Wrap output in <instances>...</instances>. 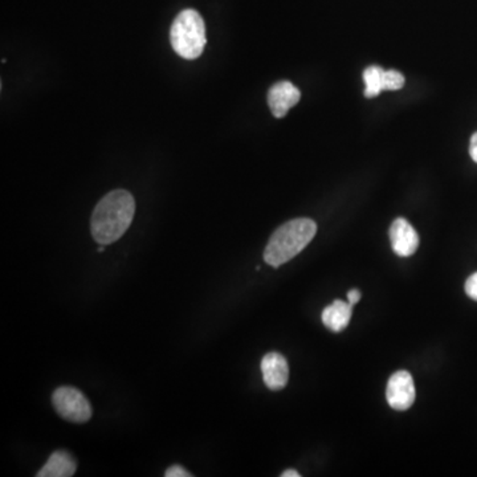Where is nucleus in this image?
Masks as SVG:
<instances>
[{"label":"nucleus","instance_id":"nucleus-14","mask_svg":"<svg viewBox=\"0 0 477 477\" xmlns=\"http://www.w3.org/2000/svg\"><path fill=\"white\" fill-rule=\"evenodd\" d=\"M166 477H192V473H189V471L184 470V467H181V465H171L170 468H168V471L165 473Z\"/></svg>","mask_w":477,"mask_h":477},{"label":"nucleus","instance_id":"nucleus-16","mask_svg":"<svg viewBox=\"0 0 477 477\" xmlns=\"http://www.w3.org/2000/svg\"><path fill=\"white\" fill-rule=\"evenodd\" d=\"M470 154L471 158L477 163V131L473 134V138H471Z\"/></svg>","mask_w":477,"mask_h":477},{"label":"nucleus","instance_id":"nucleus-7","mask_svg":"<svg viewBox=\"0 0 477 477\" xmlns=\"http://www.w3.org/2000/svg\"><path fill=\"white\" fill-rule=\"evenodd\" d=\"M390 240L394 252L398 256L409 257L417 252L419 246V235L414 227L403 218H398L391 224Z\"/></svg>","mask_w":477,"mask_h":477},{"label":"nucleus","instance_id":"nucleus-3","mask_svg":"<svg viewBox=\"0 0 477 477\" xmlns=\"http://www.w3.org/2000/svg\"><path fill=\"white\" fill-rule=\"evenodd\" d=\"M170 42L174 52L186 60L200 58L206 44L205 20L198 11L184 10L176 16L170 29Z\"/></svg>","mask_w":477,"mask_h":477},{"label":"nucleus","instance_id":"nucleus-8","mask_svg":"<svg viewBox=\"0 0 477 477\" xmlns=\"http://www.w3.org/2000/svg\"><path fill=\"white\" fill-rule=\"evenodd\" d=\"M262 379L270 390H283L289 379V366L280 353H268L262 361Z\"/></svg>","mask_w":477,"mask_h":477},{"label":"nucleus","instance_id":"nucleus-11","mask_svg":"<svg viewBox=\"0 0 477 477\" xmlns=\"http://www.w3.org/2000/svg\"><path fill=\"white\" fill-rule=\"evenodd\" d=\"M383 76H385V69L378 66H369L364 71V96L367 98H374L380 95L383 90Z\"/></svg>","mask_w":477,"mask_h":477},{"label":"nucleus","instance_id":"nucleus-12","mask_svg":"<svg viewBox=\"0 0 477 477\" xmlns=\"http://www.w3.org/2000/svg\"><path fill=\"white\" fill-rule=\"evenodd\" d=\"M404 85V76L401 72L394 71H385V76H383V90H399L401 88H403Z\"/></svg>","mask_w":477,"mask_h":477},{"label":"nucleus","instance_id":"nucleus-1","mask_svg":"<svg viewBox=\"0 0 477 477\" xmlns=\"http://www.w3.org/2000/svg\"><path fill=\"white\" fill-rule=\"evenodd\" d=\"M136 214L133 195L125 190H114L96 206L90 219L92 237L100 246H109L123 237Z\"/></svg>","mask_w":477,"mask_h":477},{"label":"nucleus","instance_id":"nucleus-9","mask_svg":"<svg viewBox=\"0 0 477 477\" xmlns=\"http://www.w3.org/2000/svg\"><path fill=\"white\" fill-rule=\"evenodd\" d=\"M77 470V463L69 452L58 450L48 457L44 467L36 473L37 477H71Z\"/></svg>","mask_w":477,"mask_h":477},{"label":"nucleus","instance_id":"nucleus-17","mask_svg":"<svg viewBox=\"0 0 477 477\" xmlns=\"http://www.w3.org/2000/svg\"><path fill=\"white\" fill-rule=\"evenodd\" d=\"M281 476H283V477H300V473H297V471H294V470H288V471H285V473H281Z\"/></svg>","mask_w":477,"mask_h":477},{"label":"nucleus","instance_id":"nucleus-2","mask_svg":"<svg viewBox=\"0 0 477 477\" xmlns=\"http://www.w3.org/2000/svg\"><path fill=\"white\" fill-rule=\"evenodd\" d=\"M317 224L308 218L293 219L276 230L264 251V260L273 268L296 257L313 240Z\"/></svg>","mask_w":477,"mask_h":477},{"label":"nucleus","instance_id":"nucleus-5","mask_svg":"<svg viewBox=\"0 0 477 477\" xmlns=\"http://www.w3.org/2000/svg\"><path fill=\"white\" fill-rule=\"evenodd\" d=\"M387 403L398 411L410 409L415 402V385L409 371H396L391 375L386 388Z\"/></svg>","mask_w":477,"mask_h":477},{"label":"nucleus","instance_id":"nucleus-4","mask_svg":"<svg viewBox=\"0 0 477 477\" xmlns=\"http://www.w3.org/2000/svg\"><path fill=\"white\" fill-rule=\"evenodd\" d=\"M56 412L72 423H87L93 415L92 406L87 396L72 386L56 388L52 395Z\"/></svg>","mask_w":477,"mask_h":477},{"label":"nucleus","instance_id":"nucleus-15","mask_svg":"<svg viewBox=\"0 0 477 477\" xmlns=\"http://www.w3.org/2000/svg\"><path fill=\"white\" fill-rule=\"evenodd\" d=\"M348 300H349V304L355 307L359 300H361V292L357 291V289H352V291L348 293Z\"/></svg>","mask_w":477,"mask_h":477},{"label":"nucleus","instance_id":"nucleus-6","mask_svg":"<svg viewBox=\"0 0 477 477\" xmlns=\"http://www.w3.org/2000/svg\"><path fill=\"white\" fill-rule=\"evenodd\" d=\"M301 98V93L292 82H280L268 92V106L276 119H283L289 109L293 108Z\"/></svg>","mask_w":477,"mask_h":477},{"label":"nucleus","instance_id":"nucleus-13","mask_svg":"<svg viewBox=\"0 0 477 477\" xmlns=\"http://www.w3.org/2000/svg\"><path fill=\"white\" fill-rule=\"evenodd\" d=\"M465 293L477 301V272L470 276L468 280L465 281Z\"/></svg>","mask_w":477,"mask_h":477},{"label":"nucleus","instance_id":"nucleus-18","mask_svg":"<svg viewBox=\"0 0 477 477\" xmlns=\"http://www.w3.org/2000/svg\"><path fill=\"white\" fill-rule=\"evenodd\" d=\"M104 251H106V248H104V246H101L100 248H98V252H100L101 254V252H104Z\"/></svg>","mask_w":477,"mask_h":477},{"label":"nucleus","instance_id":"nucleus-10","mask_svg":"<svg viewBox=\"0 0 477 477\" xmlns=\"http://www.w3.org/2000/svg\"><path fill=\"white\" fill-rule=\"evenodd\" d=\"M353 315V305L349 302L336 300L333 304L325 308L323 312V323L334 333H340L349 325Z\"/></svg>","mask_w":477,"mask_h":477}]
</instances>
